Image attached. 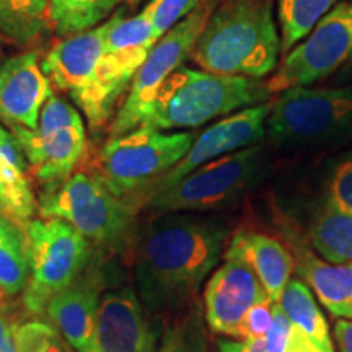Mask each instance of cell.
Instances as JSON below:
<instances>
[{
  "label": "cell",
  "mask_w": 352,
  "mask_h": 352,
  "mask_svg": "<svg viewBox=\"0 0 352 352\" xmlns=\"http://www.w3.org/2000/svg\"><path fill=\"white\" fill-rule=\"evenodd\" d=\"M283 56L300 43L338 0H276Z\"/></svg>",
  "instance_id": "obj_26"
},
{
  "label": "cell",
  "mask_w": 352,
  "mask_h": 352,
  "mask_svg": "<svg viewBox=\"0 0 352 352\" xmlns=\"http://www.w3.org/2000/svg\"><path fill=\"white\" fill-rule=\"evenodd\" d=\"M157 352H186V349H184L182 341H179L173 333H168Z\"/></svg>",
  "instance_id": "obj_37"
},
{
  "label": "cell",
  "mask_w": 352,
  "mask_h": 352,
  "mask_svg": "<svg viewBox=\"0 0 352 352\" xmlns=\"http://www.w3.org/2000/svg\"><path fill=\"white\" fill-rule=\"evenodd\" d=\"M82 124L83 118L80 116V113H78V109L74 107L72 103H69L67 100L52 94L50 98H47L46 103H44L41 114H39L38 127L34 131L47 132L60 129V127Z\"/></svg>",
  "instance_id": "obj_31"
},
{
  "label": "cell",
  "mask_w": 352,
  "mask_h": 352,
  "mask_svg": "<svg viewBox=\"0 0 352 352\" xmlns=\"http://www.w3.org/2000/svg\"><path fill=\"white\" fill-rule=\"evenodd\" d=\"M219 352H267L266 340H223L219 342Z\"/></svg>",
  "instance_id": "obj_34"
},
{
  "label": "cell",
  "mask_w": 352,
  "mask_h": 352,
  "mask_svg": "<svg viewBox=\"0 0 352 352\" xmlns=\"http://www.w3.org/2000/svg\"><path fill=\"white\" fill-rule=\"evenodd\" d=\"M57 340H60V333L54 324L44 321H26L13 328V344L16 352H46Z\"/></svg>",
  "instance_id": "obj_30"
},
{
  "label": "cell",
  "mask_w": 352,
  "mask_h": 352,
  "mask_svg": "<svg viewBox=\"0 0 352 352\" xmlns=\"http://www.w3.org/2000/svg\"><path fill=\"white\" fill-rule=\"evenodd\" d=\"M46 352H65L63 342H60V340H57L56 342H52V346L47 349Z\"/></svg>",
  "instance_id": "obj_39"
},
{
  "label": "cell",
  "mask_w": 352,
  "mask_h": 352,
  "mask_svg": "<svg viewBox=\"0 0 352 352\" xmlns=\"http://www.w3.org/2000/svg\"><path fill=\"white\" fill-rule=\"evenodd\" d=\"M0 352H16L15 351V344H13V336L6 342V344L0 347Z\"/></svg>",
  "instance_id": "obj_38"
},
{
  "label": "cell",
  "mask_w": 352,
  "mask_h": 352,
  "mask_svg": "<svg viewBox=\"0 0 352 352\" xmlns=\"http://www.w3.org/2000/svg\"><path fill=\"white\" fill-rule=\"evenodd\" d=\"M196 132L134 129L109 138L100 148L94 173L118 199L138 212L162 178L186 155Z\"/></svg>",
  "instance_id": "obj_4"
},
{
  "label": "cell",
  "mask_w": 352,
  "mask_h": 352,
  "mask_svg": "<svg viewBox=\"0 0 352 352\" xmlns=\"http://www.w3.org/2000/svg\"><path fill=\"white\" fill-rule=\"evenodd\" d=\"M274 2L223 0L210 15L189 60L215 76H271L283 52Z\"/></svg>",
  "instance_id": "obj_2"
},
{
  "label": "cell",
  "mask_w": 352,
  "mask_h": 352,
  "mask_svg": "<svg viewBox=\"0 0 352 352\" xmlns=\"http://www.w3.org/2000/svg\"><path fill=\"white\" fill-rule=\"evenodd\" d=\"M101 290L103 280L98 272L85 270L47 303L46 315L76 352H87L95 347Z\"/></svg>",
  "instance_id": "obj_18"
},
{
  "label": "cell",
  "mask_w": 352,
  "mask_h": 352,
  "mask_svg": "<svg viewBox=\"0 0 352 352\" xmlns=\"http://www.w3.org/2000/svg\"><path fill=\"white\" fill-rule=\"evenodd\" d=\"M95 349L98 352H157V336L145 320L138 290L131 285L101 296Z\"/></svg>",
  "instance_id": "obj_15"
},
{
  "label": "cell",
  "mask_w": 352,
  "mask_h": 352,
  "mask_svg": "<svg viewBox=\"0 0 352 352\" xmlns=\"http://www.w3.org/2000/svg\"><path fill=\"white\" fill-rule=\"evenodd\" d=\"M334 340H336L340 352H352V320L336 321Z\"/></svg>",
  "instance_id": "obj_35"
},
{
  "label": "cell",
  "mask_w": 352,
  "mask_h": 352,
  "mask_svg": "<svg viewBox=\"0 0 352 352\" xmlns=\"http://www.w3.org/2000/svg\"><path fill=\"white\" fill-rule=\"evenodd\" d=\"M222 2L223 0H201L195 10L153 44L142 67L132 78L127 98L109 126V138H118L138 129L157 88L191 57L210 15Z\"/></svg>",
  "instance_id": "obj_10"
},
{
  "label": "cell",
  "mask_w": 352,
  "mask_h": 352,
  "mask_svg": "<svg viewBox=\"0 0 352 352\" xmlns=\"http://www.w3.org/2000/svg\"><path fill=\"white\" fill-rule=\"evenodd\" d=\"M13 324L8 315L3 311V308L0 307V347H2L6 342L13 336Z\"/></svg>",
  "instance_id": "obj_36"
},
{
  "label": "cell",
  "mask_w": 352,
  "mask_h": 352,
  "mask_svg": "<svg viewBox=\"0 0 352 352\" xmlns=\"http://www.w3.org/2000/svg\"><path fill=\"white\" fill-rule=\"evenodd\" d=\"M25 233L30 276L23 302L28 311L41 315L46 314L51 298L87 270L91 243L60 219H33Z\"/></svg>",
  "instance_id": "obj_9"
},
{
  "label": "cell",
  "mask_w": 352,
  "mask_h": 352,
  "mask_svg": "<svg viewBox=\"0 0 352 352\" xmlns=\"http://www.w3.org/2000/svg\"><path fill=\"white\" fill-rule=\"evenodd\" d=\"M107 25L104 51L95 80L77 104L94 131H98L109 121L116 101L131 87L132 78L157 43L152 16L145 7L132 16H126L124 10L114 12Z\"/></svg>",
  "instance_id": "obj_6"
},
{
  "label": "cell",
  "mask_w": 352,
  "mask_h": 352,
  "mask_svg": "<svg viewBox=\"0 0 352 352\" xmlns=\"http://www.w3.org/2000/svg\"><path fill=\"white\" fill-rule=\"evenodd\" d=\"M296 270L333 316L352 320V264L320 259L305 248L294 256Z\"/></svg>",
  "instance_id": "obj_20"
},
{
  "label": "cell",
  "mask_w": 352,
  "mask_h": 352,
  "mask_svg": "<svg viewBox=\"0 0 352 352\" xmlns=\"http://www.w3.org/2000/svg\"><path fill=\"white\" fill-rule=\"evenodd\" d=\"M264 168V151L259 144L227 153L197 166L173 186L153 195L147 208L160 214L227 209L256 186Z\"/></svg>",
  "instance_id": "obj_7"
},
{
  "label": "cell",
  "mask_w": 352,
  "mask_h": 352,
  "mask_svg": "<svg viewBox=\"0 0 352 352\" xmlns=\"http://www.w3.org/2000/svg\"><path fill=\"white\" fill-rule=\"evenodd\" d=\"M121 0H50V19L60 38L87 32L107 21Z\"/></svg>",
  "instance_id": "obj_25"
},
{
  "label": "cell",
  "mask_w": 352,
  "mask_h": 352,
  "mask_svg": "<svg viewBox=\"0 0 352 352\" xmlns=\"http://www.w3.org/2000/svg\"><path fill=\"white\" fill-rule=\"evenodd\" d=\"M87 352H98V351H96V349H95V347H91V349H88Z\"/></svg>",
  "instance_id": "obj_41"
},
{
  "label": "cell",
  "mask_w": 352,
  "mask_h": 352,
  "mask_svg": "<svg viewBox=\"0 0 352 352\" xmlns=\"http://www.w3.org/2000/svg\"><path fill=\"white\" fill-rule=\"evenodd\" d=\"M107 21L56 44L41 60L44 76L78 104L95 80L104 51Z\"/></svg>",
  "instance_id": "obj_17"
},
{
  "label": "cell",
  "mask_w": 352,
  "mask_h": 352,
  "mask_svg": "<svg viewBox=\"0 0 352 352\" xmlns=\"http://www.w3.org/2000/svg\"><path fill=\"white\" fill-rule=\"evenodd\" d=\"M51 25L50 0H0V33L25 47Z\"/></svg>",
  "instance_id": "obj_23"
},
{
  "label": "cell",
  "mask_w": 352,
  "mask_h": 352,
  "mask_svg": "<svg viewBox=\"0 0 352 352\" xmlns=\"http://www.w3.org/2000/svg\"><path fill=\"white\" fill-rule=\"evenodd\" d=\"M227 227L184 212L153 219L135 233L134 279L138 296L152 311L182 308L222 256Z\"/></svg>",
  "instance_id": "obj_1"
},
{
  "label": "cell",
  "mask_w": 352,
  "mask_h": 352,
  "mask_svg": "<svg viewBox=\"0 0 352 352\" xmlns=\"http://www.w3.org/2000/svg\"><path fill=\"white\" fill-rule=\"evenodd\" d=\"M52 94L38 52H20L0 64V118L8 129H36L41 109Z\"/></svg>",
  "instance_id": "obj_14"
},
{
  "label": "cell",
  "mask_w": 352,
  "mask_h": 352,
  "mask_svg": "<svg viewBox=\"0 0 352 352\" xmlns=\"http://www.w3.org/2000/svg\"><path fill=\"white\" fill-rule=\"evenodd\" d=\"M266 298V289L248 264L226 259L206 285V320L212 331L236 340L246 311Z\"/></svg>",
  "instance_id": "obj_13"
},
{
  "label": "cell",
  "mask_w": 352,
  "mask_h": 352,
  "mask_svg": "<svg viewBox=\"0 0 352 352\" xmlns=\"http://www.w3.org/2000/svg\"><path fill=\"white\" fill-rule=\"evenodd\" d=\"M336 208L352 214V157L344 158L334 168L328 183V197Z\"/></svg>",
  "instance_id": "obj_33"
},
{
  "label": "cell",
  "mask_w": 352,
  "mask_h": 352,
  "mask_svg": "<svg viewBox=\"0 0 352 352\" xmlns=\"http://www.w3.org/2000/svg\"><path fill=\"white\" fill-rule=\"evenodd\" d=\"M267 352H320L314 342H311L305 334L290 323L280 308L274 310V323H272L271 331L266 336Z\"/></svg>",
  "instance_id": "obj_28"
},
{
  "label": "cell",
  "mask_w": 352,
  "mask_h": 352,
  "mask_svg": "<svg viewBox=\"0 0 352 352\" xmlns=\"http://www.w3.org/2000/svg\"><path fill=\"white\" fill-rule=\"evenodd\" d=\"M69 352H76V351H74V349H72V351H69Z\"/></svg>",
  "instance_id": "obj_42"
},
{
  "label": "cell",
  "mask_w": 352,
  "mask_h": 352,
  "mask_svg": "<svg viewBox=\"0 0 352 352\" xmlns=\"http://www.w3.org/2000/svg\"><path fill=\"white\" fill-rule=\"evenodd\" d=\"M274 310L276 302H272L271 298L253 305L241 321L236 340H266L274 323Z\"/></svg>",
  "instance_id": "obj_32"
},
{
  "label": "cell",
  "mask_w": 352,
  "mask_h": 352,
  "mask_svg": "<svg viewBox=\"0 0 352 352\" xmlns=\"http://www.w3.org/2000/svg\"><path fill=\"white\" fill-rule=\"evenodd\" d=\"M266 134L279 147H315L352 134V83L283 91L271 104Z\"/></svg>",
  "instance_id": "obj_8"
},
{
  "label": "cell",
  "mask_w": 352,
  "mask_h": 352,
  "mask_svg": "<svg viewBox=\"0 0 352 352\" xmlns=\"http://www.w3.org/2000/svg\"><path fill=\"white\" fill-rule=\"evenodd\" d=\"M270 111V103L239 109V111L220 118L208 129L196 134L195 142L186 155L162 178L153 195L173 186L197 166L208 164L214 158L258 145L266 135V121Z\"/></svg>",
  "instance_id": "obj_12"
},
{
  "label": "cell",
  "mask_w": 352,
  "mask_h": 352,
  "mask_svg": "<svg viewBox=\"0 0 352 352\" xmlns=\"http://www.w3.org/2000/svg\"><path fill=\"white\" fill-rule=\"evenodd\" d=\"M276 303L290 323L305 334L320 352H334L327 320L321 314L315 297L311 296L310 289L302 280L290 279Z\"/></svg>",
  "instance_id": "obj_22"
},
{
  "label": "cell",
  "mask_w": 352,
  "mask_h": 352,
  "mask_svg": "<svg viewBox=\"0 0 352 352\" xmlns=\"http://www.w3.org/2000/svg\"><path fill=\"white\" fill-rule=\"evenodd\" d=\"M127 2H129V6H132V7H135V6H138V3H140V2H142V0H127Z\"/></svg>",
  "instance_id": "obj_40"
},
{
  "label": "cell",
  "mask_w": 352,
  "mask_h": 352,
  "mask_svg": "<svg viewBox=\"0 0 352 352\" xmlns=\"http://www.w3.org/2000/svg\"><path fill=\"white\" fill-rule=\"evenodd\" d=\"M226 259H240L252 267L272 302L279 300L296 270L294 256L285 246L266 233L239 230L232 236Z\"/></svg>",
  "instance_id": "obj_19"
},
{
  "label": "cell",
  "mask_w": 352,
  "mask_h": 352,
  "mask_svg": "<svg viewBox=\"0 0 352 352\" xmlns=\"http://www.w3.org/2000/svg\"><path fill=\"white\" fill-rule=\"evenodd\" d=\"M201 0H151L145 6L152 16L153 36L158 41L170 28L182 21L197 7Z\"/></svg>",
  "instance_id": "obj_29"
},
{
  "label": "cell",
  "mask_w": 352,
  "mask_h": 352,
  "mask_svg": "<svg viewBox=\"0 0 352 352\" xmlns=\"http://www.w3.org/2000/svg\"><path fill=\"white\" fill-rule=\"evenodd\" d=\"M352 59V2L336 3L310 33L283 56L266 80L270 94L323 80Z\"/></svg>",
  "instance_id": "obj_11"
},
{
  "label": "cell",
  "mask_w": 352,
  "mask_h": 352,
  "mask_svg": "<svg viewBox=\"0 0 352 352\" xmlns=\"http://www.w3.org/2000/svg\"><path fill=\"white\" fill-rule=\"evenodd\" d=\"M41 219H60L107 252L121 253L134 243L135 212L118 199L95 173L74 171L46 186L38 199Z\"/></svg>",
  "instance_id": "obj_5"
},
{
  "label": "cell",
  "mask_w": 352,
  "mask_h": 352,
  "mask_svg": "<svg viewBox=\"0 0 352 352\" xmlns=\"http://www.w3.org/2000/svg\"><path fill=\"white\" fill-rule=\"evenodd\" d=\"M308 240L324 261L352 264V214L327 199L308 226Z\"/></svg>",
  "instance_id": "obj_21"
},
{
  "label": "cell",
  "mask_w": 352,
  "mask_h": 352,
  "mask_svg": "<svg viewBox=\"0 0 352 352\" xmlns=\"http://www.w3.org/2000/svg\"><path fill=\"white\" fill-rule=\"evenodd\" d=\"M270 96L263 78L215 76L183 65L157 88L139 127L155 131L197 129L217 118L261 104Z\"/></svg>",
  "instance_id": "obj_3"
},
{
  "label": "cell",
  "mask_w": 352,
  "mask_h": 352,
  "mask_svg": "<svg viewBox=\"0 0 352 352\" xmlns=\"http://www.w3.org/2000/svg\"><path fill=\"white\" fill-rule=\"evenodd\" d=\"M38 212L30 175L13 168L0 157V214L26 227Z\"/></svg>",
  "instance_id": "obj_27"
},
{
  "label": "cell",
  "mask_w": 352,
  "mask_h": 352,
  "mask_svg": "<svg viewBox=\"0 0 352 352\" xmlns=\"http://www.w3.org/2000/svg\"><path fill=\"white\" fill-rule=\"evenodd\" d=\"M28 276V240L25 228L0 214V287L7 296H16L26 287Z\"/></svg>",
  "instance_id": "obj_24"
},
{
  "label": "cell",
  "mask_w": 352,
  "mask_h": 352,
  "mask_svg": "<svg viewBox=\"0 0 352 352\" xmlns=\"http://www.w3.org/2000/svg\"><path fill=\"white\" fill-rule=\"evenodd\" d=\"M10 132L23 148L30 173L44 186L63 182L72 175L87 155L85 124L47 132L12 127Z\"/></svg>",
  "instance_id": "obj_16"
}]
</instances>
